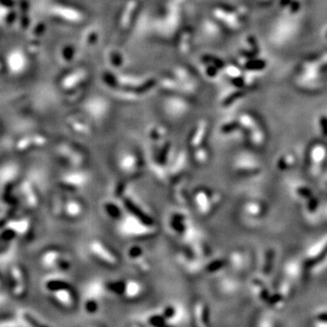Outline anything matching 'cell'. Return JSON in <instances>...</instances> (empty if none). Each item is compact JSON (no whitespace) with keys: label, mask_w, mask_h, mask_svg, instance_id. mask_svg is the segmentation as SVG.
<instances>
[{"label":"cell","mask_w":327,"mask_h":327,"mask_svg":"<svg viewBox=\"0 0 327 327\" xmlns=\"http://www.w3.org/2000/svg\"><path fill=\"white\" fill-rule=\"evenodd\" d=\"M320 122L321 128H322V132H323V135L325 137H327V117L326 116H322L320 118Z\"/></svg>","instance_id":"cell-1"},{"label":"cell","mask_w":327,"mask_h":327,"mask_svg":"<svg viewBox=\"0 0 327 327\" xmlns=\"http://www.w3.org/2000/svg\"><path fill=\"white\" fill-rule=\"evenodd\" d=\"M297 193L298 194H300L302 196H305V197H312L313 196V194H312V192H311V190L309 189V188H307V187H300V188H298L297 189Z\"/></svg>","instance_id":"cell-2"},{"label":"cell","mask_w":327,"mask_h":327,"mask_svg":"<svg viewBox=\"0 0 327 327\" xmlns=\"http://www.w3.org/2000/svg\"><path fill=\"white\" fill-rule=\"evenodd\" d=\"M317 205H318V200H317L315 197H314V196H312V197L310 198V201H309L308 208H309V210H310L311 212H313V211H314L315 208L317 207Z\"/></svg>","instance_id":"cell-3"}]
</instances>
